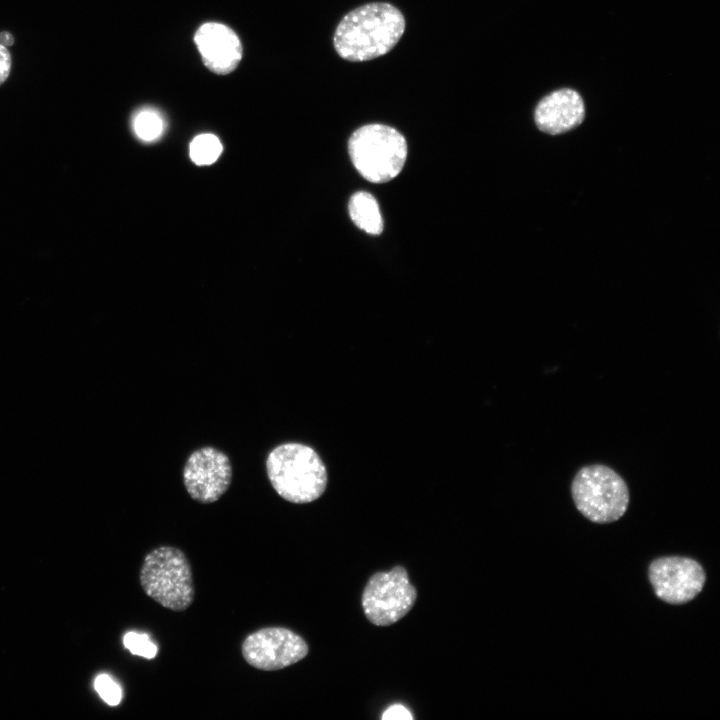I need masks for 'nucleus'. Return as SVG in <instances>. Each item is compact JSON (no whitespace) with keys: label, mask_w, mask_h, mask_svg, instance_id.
Wrapping results in <instances>:
<instances>
[{"label":"nucleus","mask_w":720,"mask_h":720,"mask_svg":"<svg viewBox=\"0 0 720 720\" xmlns=\"http://www.w3.org/2000/svg\"><path fill=\"white\" fill-rule=\"evenodd\" d=\"M11 56L4 45L0 43V85L8 78L11 70Z\"/></svg>","instance_id":"nucleus-18"},{"label":"nucleus","mask_w":720,"mask_h":720,"mask_svg":"<svg viewBox=\"0 0 720 720\" xmlns=\"http://www.w3.org/2000/svg\"><path fill=\"white\" fill-rule=\"evenodd\" d=\"M309 647L296 632L285 627H265L249 634L241 646L252 667L264 671L286 668L304 659Z\"/></svg>","instance_id":"nucleus-7"},{"label":"nucleus","mask_w":720,"mask_h":720,"mask_svg":"<svg viewBox=\"0 0 720 720\" xmlns=\"http://www.w3.org/2000/svg\"><path fill=\"white\" fill-rule=\"evenodd\" d=\"M99 696L110 706L118 705L122 700L120 685L108 674H99L94 681Z\"/></svg>","instance_id":"nucleus-16"},{"label":"nucleus","mask_w":720,"mask_h":720,"mask_svg":"<svg viewBox=\"0 0 720 720\" xmlns=\"http://www.w3.org/2000/svg\"><path fill=\"white\" fill-rule=\"evenodd\" d=\"M194 42L204 65L213 73L229 74L237 68L242 59L241 41L225 24H202L195 32Z\"/></svg>","instance_id":"nucleus-10"},{"label":"nucleus","mask_w":720,"mask_h":720,"mask_svg":"<svg viewBox=\"0 0 720 720\" xmlns=\"http://www.w3.org/2000/svg\"><path fill=\"white\" fill-rule=\"evenodd\" d=\"M231 480L232 466L228 456L214 447L195 450L184 465L186 491L200 503L217 501L228 490Z\"/></svg>","instance_id":"nucleus-9"},{"label":"nucleus","mask_w":720,"mask_h":720,"mask_svg":"<svg viewBox=\"0 0 720 720\" xmlns=\"http://www.w3.org/2000/svg\"><path fill=\"white\" fill-rule=\"evenodd\" d=\"M348 152L363 178L372 183H385L401 172L407 158V142L395 128L372 123L352 133Z\"/></svg>","instance_id":"nucleus-4"},{"label":"nucleus","mask_w":720,"mask_h":720,"mask_svg":"<svg viewBox=\"0 0 720 720\" xmlns=\"http://www.w3.org/2000/svg\"><path fill=\"white\" fill-rule=\"evenodd\" d=\"M123 644L132 654L146 659H153L158 652L157 646L145 633L127 632L123 637Z\"/></svg>","instance_id":"nucleus-15"},{"label":"nucleus","mask_w":720,"mask_h":720,"mask_svg":"<svg viewBox=\"0 0 720 720\" xmlns=\"http://www.w3.org/2000/svg\"><path fill=\"white\" fill-rule=\"evenodd\" d=\"M648 578L655 595L666 603L682 605L703 589L706 575L702 565L691 558L664 556L653 560Z\"/></svg>","instance_id":"nucleus-8"},{"label":"nucleus","mask_w":720,"mask_h":720,"mask_svg":"<svg viewBox=\"0 0 720 720\" xmlns=\"http://www.w3.org/2000/svg\"><path fill=\"white\" fill-rule=\"evenodd\" d=\"M571 496L578 511L598 524L620 519L629 506L625 480L611 467L591 464L580 468L571 483Z\"/></svg>","instance_id":"nucleus-5"},{"label":"nucleus","mask_w":720,"mask_h":720,"mask_svg":"<svg viewBox=\"0 0 720 720\" xmlns=\"http://www.w3.org/2000/svg\"><path fill=\"white\" fill-rule=\"evenodd\" d=\"M348 211L354 224L371 235L383 231V219L376 199L368 192L359 191L352 195Z\"/></svg>","instance_id":"nucleus-12"},{"label":"nucleus","mask_w":720,"mask_h":720,"mask_svg":"<svg viewBox=\"0 0 720 720\" xmlns=\"http://www.w3.org/2000/svg\"><path fill=\"white\" fill-rule=\"evenodd\" d=\"M402 12L387 2H372L351 11L338 23L333 45L351 62L369 61L390 52L405 31Z\"/></svg>","instance_id":"nucleus-1"},{"label":"nucleus","mask_w":720,"mask_h":720,"mask_svg":"<svg viewBox=\"0 0 720 720\" xmlns=\"http://www.w3.org/2000/svg\"><path fill=\"white\" fill-rule=\"evenodd\" d=\"M139 578L145 594L172 611H184L194 600L191 565L179 548L160 546L150 551Z\"/></svg>","instance_id":"nucleus-3"},{"label":"nucleus","mask_w":720,"mask_h":720,"mask_svg":"<svg viewBox=\"0 0 720 720\" xmlns=\"http://www.w3.org/2000/svg\"><path fill=\"white\" fill-rule=\"evenodd\" d=\"M135 134L143 141L157 139L164 129L163 119L160 114L152 109H143L133 119Z\"/></svg>","instance_id":"nucleus-14"},{"label":"nucleus","mask_w":720,"mask_h":720,"mask_svg":"<svg viewBox=\"0 0 720 720\" xmlns=\"http://www.w3.org/2000/svg\"><path fill=\"white\" fill-rule=\"evenodd\" d=\"M268 479L288 502L310 503L324 493L328 475L319 454L310 446L287 442L273 448L266 459Z\"/></svg>","instance_id":"nucleus-2"},{"label":"nucleus","mask_w":720,"mask_h":720,"mask_svg":"<svg viewBox=\"0 0 720 720\" xmlns=\"http://www.w3.org/2000/svg\"><path fill=\"white\" fill-rule=\"evenodd\" d=\"M585 117L582 96L574 89L560 88L544 96L534 110L537 128L549 135L566 133L579 126Z\"/></svg>","instance_id":"nucleus-11"},{"label":"nucleus","mask_w":720,"mask_h":720,"mask_svg":"<svg viewBox=\"0 0 720 720\" xmlns=\"http://www.w3.org/2000/svg\"><path fill=\"white\" fill-rule=\"evenodd\" d=\"M221 152V142L213 134L198 135L190 144L191 159L198 165L212 164L218 159Z\"/></svg>","instance_id":"nucleus-13"},{"label":"nucleus","mask_w":720,"mask_h":720,"mask_svg":"<svg viewBox=\"0 0 720 720\" xmlns=\"http://www.w3.org/2000/svg\"><path fill=\"white\" fill-rule=\"evenodd\" d=\"M416 598V589L410 583L406 569L395 566L369 578L362 594V607L372 624L389 626L411 610Z\"/></svg>","instance_id":"nucleus-6"},{"label":"nucleus","mask_w":720,"mask_h":720,"mask_svg":"<svg viewBox=\"0 0 720 720\" xmlns=\"http://www.w3.org/2000/svg\"><path fill=\"white\" fill-rule=\"evenodd\" d=\"M0 43L5 47L12 46L14 44V37L7 31L0 32Z\"/></svg>","instance_id":"nucleus-19"},{"label":"nucleus","mask_w":720,"mask_h":720,"mask_svg":"<svg viewBox=\"0 0 720 720\" xmlns=\"http://www.w3.org/2000/svg\"><path fill=\"white\" fill-rule=\"evenodd\" d=\"M413 717L409 710L400 704H395L386 709L382 715L384 720L404 719L411 720Z\"/></svg>","instance_id":"nucleus-17"}]
</instances>
